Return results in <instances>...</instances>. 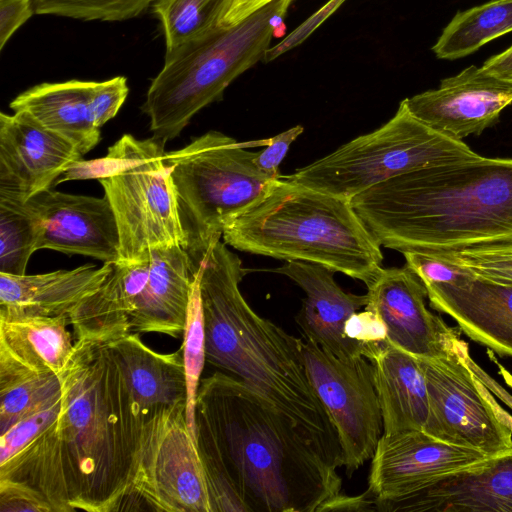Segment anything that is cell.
Wrapping results in <instances>:
<instances>
[{
	"label": "cell",
	"mask_w": 512,
	"mask_h": 512,
	"mask_svg": "<svg viewBox=\"0 0 512 512\" xmlns=\"http://www.w3.org/2000/svg\"><path fill=\"white\" fill-rule=\"evenodd\" d=\"M195 428L211 512H327L342 494L339 466L234 376L201 378Z\"/></svg>",
	"instance_id": "cell-1"
},
{
	"label": "cell",
	"mask_w": 512,
	"mask_h": 512,
	"mask_svg": "<svg viewBox=\"0 0 512 512\" xmlns=\"http://www.w3.org/2000/svg\"><path fill=\"white\" fill-rule=\"evenodd\" d=\"M350 202L378 243L401 253L512 243V159L480 156L414 170Z\"/></svg>",
	"instance_id": "cell-2"
},
{
	"label": "cell",
	"mask_w": 512,
	"mask_h": 512,
	"mask_svg": "<svg viewBox=\"0 0 512 512\" xmlns=\"http://www.w3.org/2000/svg\"><path fill=\"white\" fill-rule=\"evenodd\" d=\"M60 412L46 437L75 510H140L133 492L143 421L106 343L75 340L59 372Z\"/></svg>",
	"instance_id": "cell-3"
},
{
	"label": "cell",
	"mask_w": 512,
	"mask_h": 512,
	"mask_svg": "<svg viewBox=\"0 0 512 512\" xmlns=\"http://www.w3.org/2000/svg\"><path fill=\"white\" fill-rule=\"evenodd\" d=\"M206 361L236 377L299 426L342 467L336 428L309 379L296 338L242 296L240 258L217 241L199 263Z\"/></svg>",
	"instance_id": "cell-4"
},
{
	"label": "cell",
	"mask_w": 512,
	"mask_h": 512,
	"mask_svg": "<svg viewBox=\"0 0 512 512\" xmlns=\"http://www.w3.org/2000/svg\"><path fill=\"white\" fill-rule=\"evenodd\" d=\"M222 237L237 250L318 264L366 285L382 268L381 245L350 200L282 177Z\"/></svg>",
	"instance_id": "cell-5"
},
{
	"label": "cell",
	"mask_w": 512,
	"mask_h": 512,
	"mask_svg": "<svg viewBox=\"0 0 512 512\" xmlns=\"http://www.w3.org/2000/svg\"><path fill=\"white\" fill-rule=\"evenodd\" d=\"M292 2L273 0L236 25L219 27L165 58L142 105L153 137L164 144L177 137L239 75L263 61L272 37L285 33L283 20Z\"/></svg>",
	"instance_id": "cell-6"
},
{
	"label": "cell",
	"mask_w": 512,
	"mask_h": 512,
	"mask_svg": "<svg viewBox=\"0 0 512 512\" xmlns=\"http://www.w3.org/2000/svg\"><path fill=\"white\" fill-rule=\"evenodd\" d=\"M164 146L154 137L140 140L125 134L106 156L76 162L56 182L99 181L116 218L121 261H137L157 247L187 249Z\"/></svg>",
	"instance_id": "cell-7"
},
{
	"label": "cell",
	"mask_w": 512,
	"mask_h": 512,
	"mask_svg": "<svg viewBox=\"0 0 512 512\" xmlns=\"http://www.w3.org/2000/svg\"><path fill=\"white\" fill-rule=\"evenodd\" d=\"M268 143L269 138L238 142L209 131L166 153L188 239L186 250L195 263L220 240L225 226L261 200L278 179L260 170L257 152L246 149Z\"/></svg>",
	"instance_id": "cell-8"
},
{
	"label": "cell",
	"mask_w": 512,
	"mask_h": 512,
	"mask_svg": "<svg viewBox=\"0 0 512 512\" xmlns=\"http://www.w3.org/2000/svg\"><path fill=\"white\" fill-rule=\"evenodd\" d=\"M463 140L438 132L403 101L378 129L343 144L285 179L350 200L396 176L436 165L479 158Z\"/></svg>",
	"instance_id": "cell-9"
},
{
	"label": "cell",
	"mask_w": 512,
	"mask_h": 512,
	"mask_svg": "<svg viewBox=\"0 0 512 512\" xmlns=\"http://www.w3.org/2000/svg\"><path fill=\"white\" fill-rule=\"evenodd\" d=\"M468 347L440 358H420L429 417L424 432L443 442L475 449L491 458L512 453V417L473 374Z\"/></svg>",
	"instance_id": "cell-10"
},
{
	"label": "cell",
	"mask_w": 512,
	"mask_h": 512,
	"mask_svg": "<svg viewBox=\"0 0 512 512\" xmlns=\"http://www.w3.org/2000/svg\"><path fill=\"white\" fill-rule=\"evenodd\" d=\"M133 492L142 510L211 512L204 468L186 419V400L144 420Z\"/></svg>",
	"instance_id": "cell-11"
},
{
	"label": "cell",
	"mask_w": 512,
	"mask_h": 512,
	"mask_svg": "<svg viewBox=\"0 0 512 512\" xmlns=\"http://www.w3.org/2000/svg\"><path fill=\"white\" fill-rule=\"evenodd\" d=\"M302 352L311 384L336 428L342 466L351 477L372 459L383 435L374 365L363 356L342 360L305 339Z\"/></svg>",
	"instance_id": "cell-12"
},
{
	"label": "cell",
	"mask_w": 512,
	"mask_h": 512,
	"mask_svg": "<svg viewBox=\"0 0 512 512\" xmlns=\"http://www.w3.org/2000/svg\"><path fill=\"white\" fill-rule=\"evenodd\" d=\"M198 266L182 246L157 247L137 261L113 263L111 274L132 311L131 332L183 334Z\"/></svg>",
	"instance_id": "cell-13"
},
{
	"label": "cell",
	"mask_w": 512,
	"mask_h": 512,
	"mask_svg": "<svg viewBox=\"0 0 512 512\" xmlns=\"http://www.w3.org/2000/svg\"><path fill=\"white\" fill-rule=\"evenodd\" d=\"M475 449L452 445L424 431L382 435L372 457L368 490L377 503L393 502L490 460Z\"/></svg>",
	"instance_id": "cell-14"
},
{
	"label": "cell",
	"mask_w": 512,
	"mask_h": 512,
	"mask_svg": "<svg viewBox=\"0 0 512 512\" xmlns=\"http://www.w3.org/2000/svg\"><path fill=\"white\" fill-rule=\"evenodd\" d=\"M128 93L124 76L42 83L16 96L10 108L28 113L85 155L98 144L100 128L116 116Z\"/></svg>",
	"instance_id": "cell-15"
},
{
	"label": "cell",
	"mask_w": 512,
	"mask_h": 512,
	"mask_svg": "<svg viewBox=\"0 0 512 512\" xmlns=\"http://www.w3.org/2000/svg\"><path fill=\"white\" fill-rule=\"evenodd\" d=\"M366 286L365 308L383 320L388 343L420 358L447 357L468 347L458 329L427 309V290L407 266L381 268Z\"/></svg>",
	"instance_id": "cell-16"
},
{
	"label": "cell",
	"mask_w": 512,
	"mask_h": 512,
	"mask_svg": "<svg viewBox=\"0 0 512 512\" xmlns=\"http://www.w3.org/2000/svg\"><path fill=\"white\" fill-rule=\"evenodd\" d=\"M417 119L452 138L480 134L512 103V82L482 66H469L445 78L437 89L402 100Z\"/></svg>",
	"instance_id": "cell-17"
},
{
	"label": "cell",
	"mask_w": 512,
	"mask_h": 512,
	"mask_svg": "<svg viewBox=\"0 0 512 512\" xmlns=\"http://www.w3.org/2000/svg\"><path fill=\"white\" fill-rule=\"evenodd\" d=\"M82 159L72 143L28 113L0 114V194L27 200Z\"/></svg>",
	"instance_id": "cell-18"
},
{
	"label": "cell",
	"mask_w": 512,
	"mask_h": 512,
	"mask_svg": "<svg viewBox=\"0 0 512 512\" xmlns=\"http://www.w3.org/2000/svg\"><path fill=\"white\" fill-rule=\"evenodd\" d=\"M40 220L39 249L121 260L116 218L106 196L74 195L47 189L28 199Z\"/></svg>",
	"instance_id": "cell-19"
},
{
	"label": "cell",
	"mask_w": 512,
	"mask_h": 512,
	"mask_svg": "<svg viewBox=\"0 0 512 512\" xmlns=\"http://www.w3.org/2000/svg\"><path fill=\"white\" fill-rule=\"evenodd\" d=\"M274 272L287 276L305 292L295 316L303 339L342 360L363 356L362 346L346 336L344 327L352 314L365 308L366 294L345 292L336 283L334 271L310 262L286 261Z\"/></svg>",
	"instance_id": "cell-20"
},
{
	"label": "cell",
	"mask_w": 512,
	"mask_h": 512,
	"mask_svg": "<svg viewBox=\"0 0 512 512\" xmlns=\"http://www.w3.org/2000/svg\"><path fill=\"white\" fill-rule=\"evenodd\" d=\"M424 286L431 306L452 317L470 339L512 357V284L474 273L458 284Z\"/></svg>",
	"instance_id": "cell-21"
},
{
	"label": "cell",
	"mask_w": 512,
	"mask_h": 512,
	"mask_svg": "<svg viewBox=\"0 0 512 512\" xmlns=\"http://www.w3.org/2000/svg\"><path fill=\"white\" fill-rule=\"evenodd\" d=\"M381 512H512V453L446 477L401 500L377 503Z\"/></svg>",
	"instance_id": "cell-22"
},
{
	"label": "cell",
	"mask_w": 512,
	"mask_h": 512,
	"mask_svg": "<svg viewBox=\"0 0 512 512\" xmlns=\"http://www.w3.org/2000/svg\"><path fill=\"white\" fill-rule=\"evenodd\" d=\"M112 264H86L35 275L0 273V319L68 316L99 289Z\"/></svg>",
	"instance_id": "cell-23"
},
{
	"label": "cell",
	"mask_w": 512,
	"mask_h": 512,
	"mask_svg": "<svg viewBox=\"0 0 512 512\" xmlns=\"http://www.w3.org/2000/svg\"><path fill=\"white\" fill-rule=\"evenodd\" d=\"M121 367L136 412L144 420L156 410L186 400L187 384L182 350L158 353L139 333L108 343Z\"/></svg>",
	"instance_id": "cell-24"
},
{
	"label": "cell",
	"mask_w": 512,
	"mask_h": 512,
	"mask_svg": "<svg viewBox=\"0 0 512 512\" xmlns=\"http://www.w3.org/2000/svg\"><path fill=\"white\" fill-rule=\"evenodd\" d=\"M371 362L383 435L424 431L429 417V400L418 357L386 341Z\"/></svg>",
	"instance_id": "cell-25"
},
{
	"label": "cell",
	"mask_w": 512,
	"mask_h": 512,
	"mask_svg": "<svg viewBox=\"0 0 512 512\" xmlns=\"http://www.w3.org/2000/svg\"><path fill=\"white\" fill-rule=\"evenodd\" d=\"M67 315L0 319V354L39 372L59 373L74 344Z\"/></svg>",
	"instance_id": "cell-26"
},
{
	"label": "cell",
	"mask_w": 512,
	"mask_h": 512,
	"mask_svg": "<svg viewBox=\"0 0 512 512\" xmlns=\"http://www.w3.org/2000/svg\"><path fill=\"white\" fill-rule=\"evenodd\" d=\"M62 399L59 373L39 372L0 355V433Z\"/></svg>",
	"instance_id": "cell-27"
},
{
	"label": "cell",
	"mask_w": 512,
	"mask_h": 512,
	"mask_svg": "<svg viewBox=\"0 0 512 512\" xmlns=\"http://www.w3.org/2000/svg\"><path fill=\"white\" fill-rule=\"evenodd\" d=\"M512 32V0H491L458 12L432 47L437 58L466 57L483 45Z\"/></svg>",
	"instance_id": "cell-28"
},
{
	"label": "cell",
	"mask_w": 512,
	"mask_h": 512,
	"mask_svg": "<svg viewBox=\"0 0 512 512\" xmlns=\"http://www.w3.org/2000/svg\"><path fill=\"white\" fill-rule=\"evenodd\" d=\"M228 0H155L165 38V58L187 44L219 28V20Z\"/></svg>",
	"instance_id": "cell-29"
},
{
	"label": "cell",
	"mask_w": 512,
	"mask_h": 512,
	"mask_svg": "<svg viewBox=\"0 0 512 512\" xmlns=\"http://www.w3.org/2000/svg\"><path fill=\"white\" fill-rule=\"evenodd\" d=\"M40 220L27 200L0 194V273L24 275L38 250Z\"/></svg>",
	"instance_id": "cell-30"
},
{
	"label": "cell",
	"mask_w": 512,
	"mask_h": 512,
	"mask_svg": "<svg viewBox=\"0 0 512 512\" xmlns=\"http://www.w3.org/2000/svg\"><path fill=\"white\" fill-rule=\"evenodd\" d=\"M180 349L183 354L187 384L186 419L188 427L196 439V397L204 363L206 361L205 330L200 295L199 270H197L191 289L186 324L183 331V344Z\"/></svg>",
	"instance_id": "cell-31"
},
{
	"label": "cell",
	"mask_w": 512,
	"mask_h": 512,
	"mask_svg": "<svg viewBox=\"0 0 512 512\" xmlns=\"http://www.w3.org/2000/svg\"><path fill=\"white\" fill-rule=\"evenodd\" d=\"M155 0H33L35 13L85 21H124L138 17Z\"/></svg>",
	"instance_id": "cell-32"
},
{
	"label": "cell",
	"mask_w": 512,
	"mask_h": 512,
	"mask_svg": "<svg viewBox=\"0 0 512 512\" xmlns=\"http://www.w3.org/2000/svg\"><path fill=\"white\" fill-rule=\"evenodd\" d=\"M439 255L479 276L512 284V243L474 247Z\"/></svg>",
	"instance_id": "cell-33"
},
{
	"label": "cell",
	"mask_w": 512,
	"mask_h": 512,
	"mask_svg": "<svg viewBox=\"0 0 512 512\" xmlns=\"http://www.w3.org/2000/svg\"><path fill=\"white\" fill-rule=\"evenodd\" d=\"M406 266L424 285L458 284L474 275L468 268L439 254L408 251L402 253Z\"/></svg>",
	"instance_id": "cell-34"
},
{
	"label": "cell",
	"mask_w": 512,
	"mask_h": 512,
	"mask_svg": "<svg viewBox=\"0 0 512 512\" xmlns=\"http://www.w3.org/2000/svg\"><path fill=\"white\" fill-rule=\"evenodd\" d=\"M62 400V399H61ZM61 401L21 419L1 434L0 464L21 451L57 418Z\"/></svg>",
	"instance_id": "cell-35"
},
{
	"label": "cell",
	"mask_w": 512,
	"mask_h": 512,
	"mask_svg": "<svg viewBox=\"0 0 512 512\" xmlns=\"http://www.w3.org/2000/svg\"><path fill=\"white\" fill-rule=\"evenodd\" d=\"M344 331L349 339L362 346L363 356L370 361L387 341V329L383 320L368 308L352 314L345 323Z\"/></svg>",
	"instance_id": "cell-36"
},
{
	"label": "cell",
	"mask_w": 512,
	"mask_h": 512,
	"mask_svg": "<svg viewBox=\"0 0 512 512\" xmlns=\"http://www.w3.org/2000/svg\"><path fill=\"white\" fill-rule=\"evenodd\" d=\"M53 512L45 498L29 486L0 479V512Z\"/></svg>",
	"instance_id": "cell-37"
},
{
	"label": "cell",
	"mask_w": 512,
	"mask_h": 512,
	"mask_svg": "<svg viewBox=\"0 0 512 512\" xmlns=\"http://www.w3.org/2000/svg\"><path fill=\"white\" fill-rule=\"evenodd\" d=\"M346 0H329L303 23L296 27L276 45L270 47L263 62H271L303 43L324 21H326Z\"/></svg>",
	"instance_id": "cell-38"
},
{
	"label": "cell",
	"mask_w": 512,
	"mask_h": 512,
	"mask_svg": "<svg viewBox=\"0 0 512 512\" xmlns=\"http://www.w3.org/2000/svg\"><path fill=\"white\" fill-rule=\"evenodd\" d=\"M304 128L296 125L274 137L269 138L265 149L257 152L255 163L266 174L280 178L279 166L287 154L290 145L303 133Z\"/></svg>",
	"instance_id": "cell-39"
},
{
	"label": "cell",
	"mask_w": 512,
	"mask_h": 512,
	"mask_svg": "<svg viewBox=\"0 0 512 512\" xmlns=\"http://www.w3.org/2000/svg\"><path fill=\"white\" fill-rule=\"evenodd\" d=\"M33 13V0H0V50Z\"/></svg>",
	"instance_id": "cell-40"
},
{
	"label": "cell",
	"mask_w": 512,
	"mask_h": 512,
	"mask_svg": "<svg viewBox=\"0 0 512 512\" xmlns=\"http://www.w3.org/2000/svg\"><path fill=\"white\" fill-rule=\"evenodd\" d=\"M271 1L273 0H228L219 20V27L234 26Z\"/></svg>",
	"instance_id": "cell-41"
},
{
	"label": "cell",
	"mask_w": 512,
	"mask_h": 512,
	"mask_svg": "<svg viewBox=\"0 0 512 512\" xmlns=\"http://www.w3.org/2000/svg\"><path fill=\"white\" fill-rule=\"evenodd\" d=\"M327 511H376L373 495L367 491L359 496L341 494L328 507Z\"/></svg>",
	"instance_id": "cell-42"
},
{
	"label": "cell",
	"mask_w": 512,
	"mask_h": 512,
	"mask_svg": "<svg viewBox=\"0 0 512 512\" xmlns=\"http://www.w3.org/2000/svg\"><path fill=\"white\" fill-rule=\"evenodd\" d=\"M482 67L488 72L512 82V45L503 52L490 57Z\"/></svg>",
	"instance_id": "cell-43"
},
{
	"label": "cell",
	"mask_w": 512,
	"mask_h": 512,
	"mask_svg": "<svg viewBox=\"0 0 512 512\" xmlns=\"http://www.w3.org/2000/svg\"><path fill=\"white\" fill-rule=\"evenodd\" d=\"M467 364L473 374L492 392H494L500 399H502L508 406L512 408V396L501 387L490 375H488L471 357L466 358Z\"/></svg>",
	"instance_id": "cell-44"
}]
</instances>
